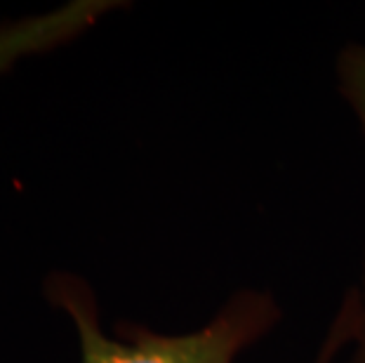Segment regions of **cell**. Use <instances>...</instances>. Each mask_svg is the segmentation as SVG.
<instances>
[{"mask_svg":"<svg viewBox=\"0 0 365 363\" xmlns=\"http://www.w3.org/2000/svg\"><path fill=\"white\" fill-rule=\"evenodd\" d=\"M45 297L71 319L81 344V363H236L243 352L267 337L283 309L264 290H238L205 326L189 333H156L125 323L108 335L95 292L81 276L57 272L45 279ZM354 333V295L344 292L328 333L312 363H337Z\"/></svg>","mask_w":365,"mask_h":363,"instance_id":"cell-1","label":"cell"},{"mask_svg":"<svg viewBox=\"0 0 365 363\" xmlns=\"http://www.w3.org/2000/svg\"><path fill=\"white\" fill-rule=\"evenodd\" d=\"M115 7H120L115 0H71L50 12L31 14L17 21H3L0 24V73L10 71L19 59L66 45Z\"/></svg>","mask_w":365,"mask_h":363,"instance_id":"cell-2","label":"cell"},{"mask_svg":"<svg viewBox=\"0 0 365 363\" xmlns=\"http://www.w3.org/2000/svg\"><path fill=\"white\" fill-rule=\"evenodd\" d=\"M337 88L365 133V45H344L337 57Z\"/></svg>","mask_w":365,"mask_h":363,"instance_id":"cell-3","label":"cell"},{"mask_svg":"<svg viewBox=\"0 0 365 363\" xmlns=\"http://www.w3.org/2000/svg\"><path fill=\"white\" fill-rule=\"evenodd\" d=\"M354 295V333L346 347V363H365V262L359 285L351 288Z\"/></svg>","mask_w":365,"mask_h":363,"instance_id":"cell-4","label":"cell"}]
</instances>
